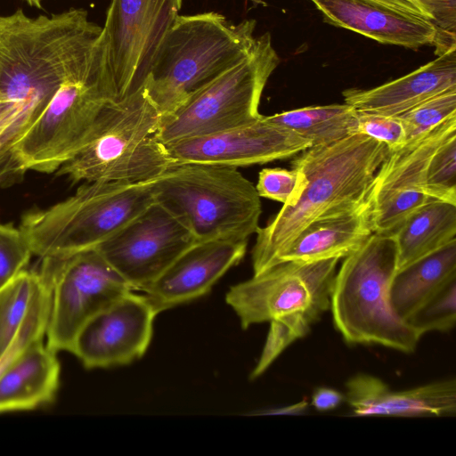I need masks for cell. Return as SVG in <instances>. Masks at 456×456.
Segmentation results:
<instances>
[{
	"instance_id": "cell-1",
	"label": "cell",
	"mask_w": 456,
	"mask_h": 456,
	"mask_svg": "<svg viewBox=\"0 0 456 456\" xmlns=\"http://www.w3.org/2000/svg\"><path fill=\"white\" fill-rule=\"evenodd\" d=\"M102 30L82 8L35 18L20 8L0 15V98L40 117L61 85L100 53Z\"/></svg>"
},
{
	"instance_id": "cell-2",
	"label": "cell",
	"mask_w": 456,
	"mask_h": 456,
	"mask_svg": "<svg viewBox=\"0 0 456 456\" xmlns=\"http://www.w3.org/2000/svg\"><path fill=\"white\" fill-rule=\"evenodd\" d=\"M389 151L383 142L361 134L301 151L291 167L305 173L306 186L294 206L282 207L265 227H258L252 250L254 274L275 265L311 222L361 201Z\"/></svg>"
},
{
	"instance_id": "cell-3",
	"label": "cell",
	"mask_w": 456,
	"mask_h": 456,
	"mask_svg": "<svg viewBox=\"0 0 456 456\" xmlns=\"http://www.w3.org/2000/svg\"><path fill=\"white\" fill-rule=\"evenodd\" d=\"M255 28L254 20L233 24L215 12L178 15L142 86L161 116L244 60L255 43Z\"/></svg>"
},
{
	"instance_id": "cell-4",
	"label": "cell",
	"mask_w": 456,
	"mask_h": 456,
	"mask_svg": "<svg viewBox=\"0 0 456 456\" xmlns=\"http://www.w3.org/2000/svg\"><path fill=\"white\" fill-rule=\"evenodd\" d=\"M396 272L392 234L372 232L355 251L344 257L330 293L333 323L351 345H379L413 353L423 336L394 312L389 299Z\"/></svg>"
},
{
	"instance_id": "cell-5",
	"label": "cell",
	"mask_w": 456,
	"mask_h": 456,
	"mask_svg": "<svg viewBox=\"0 0 456 456\" xmlns=\"http://www.w3.org/2000/svg\"><path fill=\"white\" fill-rule=\"evenodd\" d=\"M161 117L142 86L111 102L57 175L86 183L155 180L175 165L159 137Z\"/></svg>"
},
{
	"instance_id": "cell-6",
	"label": "cell",
	"mask_w": 456,
	"mask_h": 456,
	"mask_svg": "<svg viewBox=\"0 0 456 456\" xmlns=\"http://www.w3.org/2000/svg\"><path fill=\"white\" fill-rule=\"evenodd\" d=\"M155 202L197 240H246L262 212L256 186L236 167L189 162L173 165L152 183Z\"/></svg>"
},
{
	"instance_id": "cell-7",
	"label": "cell",
	"mask_w": 456,
	"mask_h": 456,
	"mask_svg": "<svg viewBox=\"0 0 456 456\" xmlns=\"http://www.w3.org/2000/svg\"><path fill=\"white\" fill-rule=\"evenodd\" d=\"M153 181L85 183L67 200L27 212L19 228L41 258L95 248L155 201Z\"/></svg>"
},
{
	"instance_id": "cell-8",
	"label": "cell",
	"mask_w": 456,
	"mask_h": 456,
	"mask_svg": "<svg viewBox=\"0 0 456 456\" xmlns=\"http://www.w3.org/2000/svg\"><path fill=\"white\" fill-rule=\"evenodd\" d=\"M113 101L102 46L87 69L61 85L37 120L15 144L12 176L27 170L57 171L85 143Z\"/></svg>"
},
{
	"instance_id": "cell-9",
	"label": "cell",
	"mask_w": 456,
	"mask_h": 456,
	"mask_svg": "<svg viewBox=\"0 0 456 456\" xmlns=\"http://www.w3.org/2000/svg\"><path fill=\"white\" fill-rule=\"evenodd\" d=\"M279 62L270 34L256 37L244 60L161 117L160 141L166 144L214 134L260 118L263 90Z\"/></svg>"
},
{
	"instance_id": "cell-10",
	"label": "cell",
	"mask_w": 456,
	"mask_h": 456,
	"mask_svg": "<svg viewBox=\"0 0 456 456\" xmlns=\"http://www.w3.org/2000/svg\"><path fill=\"white\" fill-rule=\"evenodd\" d=\"M37 273L52 289L45 336L46 346L55 352H71L90 318L134 290L96 248L42 257Z\"/></svg>"
},
{
	"instance_id": "cell-11",
	"label": "cell",
	"mask_w": 456,
	"mask_h": 456,
	"mask_svg": "<svg viewBox=\"0 0 456 456\" xmlns=\"http://www.w3.org/2000/svg\"><path fill=\"white\" fill-rule=\"evenodd\" d=\"M339 258L286 261L233 285L225 301L243 329L300 314L314 323L330 310V293Z\"/></svg>"
},
{
	"instance_id": "cell-12",
	"label": "cell",
	"mask_w": 456,
	"mask_h": 456,
	"mask_svg": "<svg viewBox=\"0 0 456 456\" xmlns=\"http://www.w3.org/2000/svg\"><path fill=\"white\" fill-rule=\"evenodd\" d=\"M183 0H111L101 39L116 101L140 89Z\"/></svg>"
},
{
	"instance_id": "cell-13",
	"label": "cell",
	"mask_w": 456,
	"mask_h": 456,
	"mask_svg": "<svg viewBox=\"0 0 456 456\" xmlns=\"http://www.w3.org/2000/svg\"><path fill=\"white\" fill-rule=\"evenodd\" d=\"M196 242L171 213L154 201L95 248L134 290L141 291Z\"/></svg>"
},
{
	"instance_id": "cell-14",
	"label": "cell",
	"mask_w": 456,
	"mask_h": 456,
	"mask_svg": "<svg viewBox=\"0 0 456 456\" xmlns=\"http://www.w3.org/2000/svg\"><path fill=\"white\" fill-rule=\"evenodd\" d=\"M456 133V115L389 151L370 185L372 230L391 234L416 209L432 200L424 190L426 167L436 150Z\"/></svg>"
},
{
	"instance_id": "cell-15",
	"label": "cell",
	"mask_w": 456,
	"mask_h": 456,
	"mask_svg": "<svg viewBox=\"0 0 456 456\" xmlns=\"http://www.w3.org/2000/svg\"><path fill=\"white\" fill-rule=\"evenodd\" d=\"M134 291L94 315L77 332L70 353L85 368L126 365L147 351L158 314L144 294Z\"/></svg>"
},
{
	"instance_id": "cell-16",
	"label": "cell",
	"mask_w": 456,
	"mask_h": 456,
	"mask_svg": "<svg viewBox=\"0 0 456 456\" xmlns=\"http://www.w3.org/2000/svg\"><path fill=\"white\" fill-rule=\"evenodd\" d=\"M165 145L174 164L200 162L236 167L288 159L312 147L307 139L263 115L240 126Z\"/></svg>"
},
{
	"instance_id": "cell-17",
	"label": "cell",
	"mask_w": 456,
	"mask_h": 456,
	"mask_svg": "<svg viewBox=\"0 0 456 456\" xmlns=\"http://www.w3.org/2000/svg\"><path fill=\"white\" fill-rule=\"evenodd\" d=\"M325 20L382 44L435 45L436 29L414 0H311Z\"/></svg>"
},
{
	"instance_id": "cell-18",
	"label": "cell",
	"mask_w": 456,
	"mask_h": 456,
	"mask_svg": "<svg viewBox=\"0 0 456 456\" xmlns=\"http://www.w3.org/2000/svg\"><path fill=\"white\" fill-rule=\"evenodd\" d=\"M247 245L246 240L196 242L141 291L158 314L201 297L229 269L241 261Z\"/></svg>"
},
{
	"instance_id": "cell-19",
	"label": "cell",
	"mask_w": 456,
	"mask_h": 456,
	"mask_svg": "<svg viewBox=\"0 0 456 456\" xmlns=\"http://www.w3.org/2000/svg\"><path fill=\"white\" fill-rule=\"evenodd\" d=\"M346 402L355 416L450 417L456 414V380L447 379L394 390L365 373L346 383Z\"/></svg>"
},
{
	"instance_id": "cell-20",
	"label": "cell",
	"mask_w": 456,
	"mask_h": 456,
	"mask_svg": "<svg viewBox=\"0 0 456 456\" xmlns=\"http://www.w3.org/2000/svg\"><path fill=\"white\" fill-rule=\"evenodd\" d=\"M453 88H456V47L397 79L370 89H347L342 94L345 103L359 111L398 116Z\"/></svg>"
},
{
	"instance_id": "cell-21",
	"label": "cell",
	"mask_w": 456,
	"mask_h": 456,
	"mask_svg": "<svg viewBox=\"0 0 456 456\" xmlns=\"http://www.w3.org/2000/svg\"><path fill=\"white\" fill-rule=\"evenodd\" d=\"M372 232V202L368 191L357 204L311 222L280 255L277 264L341 259L358 249Z\"/></svg>"
},
{
	"instance_id": "cell-22",
	"label": "cell",
	"mask_w": 456,
	"mask_h": 456,
	"mask_svg": "<svg viewBox=\"0 0 456 456\" xmlns=\"http://www.w3.org/2000/svg\"><path fill=\"white\" fill-rule=\"evenodd\" d=\"M56 353L37 340L0 374V412L33 410L54 400L61 374Z\"/></svg>"
},
{
	"instance_id": "cell-23",
	"label": "cell",
	"mask_w": 456,
	"mask_h": 456,
	"mask_svg": "<svg viewBox=\"0 0 456 456\" xmlns=\"http://www.w3.org/2000/svg\"><path fill=\"white\" fill-rule=\"evenodd\" d=\"M456 280V240L395 273L389 288L394 312L408 320L436 292Z\"/></svg>"
},
{
	"instance_id": "cell-24",
	"label": "cell",
	"mask_w": 456,
	"mask_h": 456,
	"mask_svg": "<svg viewBox=\"0 0 456 456\" xmlns=\"http://www.w3.org/2000/svg\"><path fill=\"white\" fill-rule=\"evenodd\" d=\"M391 234L398 272L456 240V205L432 200L409 215Z\"/></svg>"
},
{
	"instance_id": "cell-25",
	"label": "cell",
	"mask_w": 456,
	"mask_h": 456,
	"mask_svg": "<svg viewBox=\"0 0 456 456\" xmlns=\"http://www.w3.org/2000/svg\"><path fill=\"white\" fill-rule=\"evenodd\" d=\"M357 110L347 103L308 106L266 116L268 120L324 146L356 134Z\"/></svg>"
},
{
	"instance_id": "cell-26",
	"label": "cell",
	"mask_w": 456,
	"mask_h": 456,
	"mask_svg": "<svg viewBox=\"0 0 456 456\" xmlns=\"http://www.w3.org/2000/svg\"><path fill=\"white\" fill-rule=\"evenodd\" d=\"M38 280V273L23 270L0 289V357L26 318Z\"/></svg>"
},
{
	"instance_id": "cell-27",
	"label": "cell",
	"mask_w": 456,
	"mask_h": 456,
	"mask_svg": "<svg viewBox=\"0 0 456 456\" xmlns=\"http://www.w3.org/2000/svg\"><path fill=\"white\" fill-rule=\"evenodd\" d=\"M51 302L50 283L39 274L26 318L12 342L0 357V374L32 343L44 339L50 316Z\"/></svg>"
},
{
	"instance_id": "cell-28",
	"label": "cell",
	"mask_w": 456,
	"mask_h": 456,
	"mask_svg": "<svg viewBox=\"0 0 456 456\" xmlns=\"http://www.w3.org/2000/svg\"><path fill=\"white\" fill-rule=\"evenodd\" d=\"M424 190L433 200L456 205V133L447 137L428 160Z\"/></svg>"
},
{
	"instance_id": "cell-29",
	"label": "cell",
	"mask_w": 456,
	"mask_h": 456,
	"mask_svg": "<svg viewBox=\"0 0 456 456\" xmlns=\"http://www.w3.org/2000/svg\"><path fill=\"white\" fill-rule=\"evenodd\" d=\"M313 324L309 318L300 314L287 315L271 321L262 354L250 379L261 376L290 344L306 336Z\"/></svg>"
},
{
	"instance_id": "cell-30",
	"label": "cell",
	"mask_w": 456,
	"mask_h": 456,
	"mask_svg": "<svg viewBox=\"0 0 456 456\" xmlns=\"http://www.w3.org/2000/svg\"><path fill=\"white\" fill-rule=\"evenodd\" d=\"M456 115V88L432 96L398 115L407 142Z\"/></svg>"
},
{
	"instance_id": "cell-31",
	"label": "cell",
	"mask_w": 456,
	"mask_h": 456,
	"mask_svg": "<svg viewBox=\"0 0 456 456\" xmlns=\"http://www.w3.org/2000/svg\"><path fill=\"white\" fill-rule=\"evenodd\" d=\"M408 322L422 335L430 331L448 332L452 330L456 322V280L436 292Z\"/></svg>"
},
{
	"instance_id": "cell-32",
	"label": "cell",
	"mask_w": 456,
	"mask_h": 456,
	"mask_svg": "<svg viewBox=\"0 0 456 456\" xmlns=\"http://www.w3.org/2000/svg\"><path fill=\"white\" fill-rule=\"evenodd\" d=\"M306 183V176L298 167L264 168L259 172L256 189L260 198L279 201L288 208L297 202Z\"/></svg>"
},
{
	"instance_id": "cell-33",
	"label": "cell",
	"mask_w": 456,
	"mask_h": 456,
	"mask_svg": "<svg viewBox=\"0 0 456 456\" xmlns=\"http://www.w3.org/2000/svg\"><path fill=\"white\" fill-rule=\"evenodd\" d=\"M32 255L20 228L0 224V289L25 270Z\"/></svg>"
},
{
	"instance_id": "cell-34",
	"label": "cell",
	"mask_w": 456,
	"mask_h": 456,
	"mask_svg": "<svg viewBox=\"0 0 456 456\" xmlns=\"http://www.w3.org/2000/svg\"><path fill=\"white\" fill-rule=\"evenodd\" d=\"M357 111L356 134L383 142L390 151L398 150L407 142L403 125L397 116Z\"/></svg>"
},
{
	"instance_id": "cell-35",
	"label": "cell",
	"mask_w": 456,
	"mask_h": 456,
	"mask_svg": "<svg viewBox=\"0 0 456 456\" xmlns=\"http://www.w3.org/2000/svg\"><path fill=\"white\" fill-rule=\"evenodd\" d=\"M436 29V54L456 47V0H414Z\"/></svg>"
},
{
	"instance_id": "cell-36",
	"label": "cell",
	"mask_w": 456,
	"mask_h": 456,
	"mask_svg": "<svg viewBox=\"0 0 456 456\" xmlns=\"http://www.w3.org/2000/svg\"><path fill=\"white\" fill-rule=\"evenodd\" d=\"M38 118L24 103L0 98V135L7 143L16 144Z\"/></svg>"
},
{
	"instance_id": "cell-37",
	"label": "cell",
	"mask_w": 456,
	"mask_h": 456,
	"mask_svg": "<svg viewBox=\"0 0 456 456\" xmlns=\"http://www.w3.org/2000/svg\"><path fill=\"white\" fill-rule=\"evenodd\" d=\"M346 402V395L330 387H318L313 394L312 404L320 411L336 409Z\"/></svg>"
},
{
	"instance_id": "cell-38",
	"label": "cell",
	"mask_w": 456,
	"mask_h": 456,
	"mask_svg": "<svg viewBox=\"0 0 456 456\" xmlns=\"http://www.w3.org/2000/svg\"><path fill=\"white\" fill-rule=\"evenodd\" d=\"M308 408V403L305 400H302L297 403L281 407L279 409L272 410L265 414H275V415H297L303 414Z\"/></svg>"
},
{
	"instance_id": "cell-39",
	"label": "cell",
	"mask_w": 456,
	"mask_h": 456,
	"mask_svg": "<svg viewBox=\"0 0 456 456\" xmlns=\"http://www.w3.org/2000/svg\"><path fill=\"white\" fill-rule=\"evenodd\" d=\"M28 5L32 7H37L38 9H42V3L45 0H24Z\"/></svg>"
}]
</instances>
